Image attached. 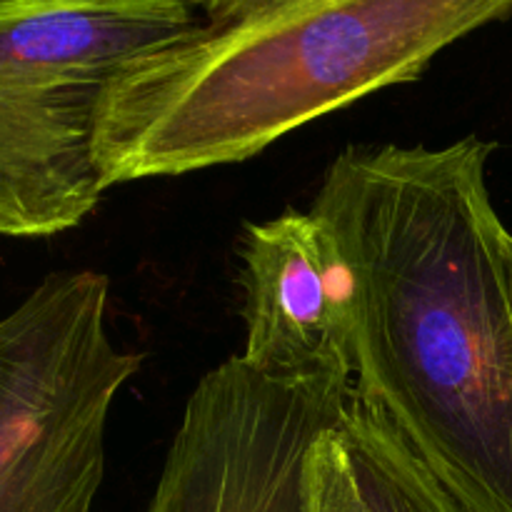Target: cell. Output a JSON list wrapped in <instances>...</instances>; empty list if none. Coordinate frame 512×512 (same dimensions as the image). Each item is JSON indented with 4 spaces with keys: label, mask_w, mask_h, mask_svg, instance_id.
<instances>
[{
    "label": "cell",
    "mask_w": 512,
    "mask_h": 512,
    "mask_svg": "<svg viewBox=\"0 0 512 512\" xmlns=\"http://www.w3.org/2000/svg\"><path fill=\"white\" fill-rule=\"evenodd\" d=\"M495 143L348 145L310 213L348 270L353 398L470 512H512L510 230Z\"/></svg>",
    "instance_id": "1"
},
{
    "label": "cell",
    "mask_w": 512,
    "mask_h": 512,
    "mask_svg": "<svg viewBox=\"0 0 512 512\" xmlns=\"http://www.w3.org/2000/svg\"><path fill=\"white\" fill-rule=\"evenodd\" d=\"M512 18V0H210L105 88V190L245 163L378 90L415 83L445 48Z\"/></svg>",
    "instance_id": "2"
},
{
    "label": "cell",
    "mask_w": 512,
    "mask_h": 512,
    "mask_svg": "<svg viewBox=\"0 0 512 512\" xmlns=\"http://www.w3.org/2000/svg\"><path fill=\"white\" fill-rule=\"evenodd\" d=\"M198 18L193 0H0L3 238H53L95 213L105 88L130 58Z\"/></svg>",
    "instance_id": "3"
},
{
    "label": "cell",
    "mask_w": 512,
    "mask_h": 512,
    "mask_svg": "<svg viewBox=\"0 0 512 512\" xmlns=\"http://www.w3.org/2000/svg\"><path fill=\"white\" fill-rule=\"evenodd\" d=\"M110 280L48 273L0 315V512H93L108 415L140 355L108 333Z\"/></svg>",
    "instance_id": "4"
},
{
    "label": "cell",
    "mask_w": 512,
    "mask_h": 512,
    "mask_svg": "<svg viewBox=\"0 0 512 512\" xmlns=\"http://www.w3.org/2000/svg\"><path fill=\"white\" fill-rule=\"evenodd\" d=\"M350 398L353 385L280 383L223 360L190 393L145 512H310L308 453Z\"/></svg>",
    "instance_id": "5"
},
{
    "label": "cell",
    "mask_w": 512,
    "mask_h": 512,
    "mask_svg": "<svg viewBox=\"0 0 512 512\" xmlns=\"http://www.w3.org/2000/svg\"><path fill=\"white\" fill-rule=\"evenodd\" d=\"M245 348L240 358L280 383H343L355 378L353 305L348 270L333 238L310 210H283L245 223Z\"/></svg>",
    "instance_id": "6"
},
{
    "label": "cell",
    "mask_w": 512,
    "mask_h": 512,
    "mask_svg": "<svg viewBox=\"0 0 512 512\" xmlns=\"http://www.w3.org/2000/svg\"><path fill=\"white\" fill-rule=\"evenodd\" d=\"M338 433L370 512H470L378 413L355 398L343 410Z\"/></svg>",
    "instance_id": "7"
},
{
    "label": "cell",
    "mask_w": 512,
    "mask_h": 512,
    "mask_svg": "<svg viewBox=\"0 0 512 512\" xmlns=\"http://www.w3.org/2000/svg\"><path fill=\"white\" fill-rule=\"evenodd\" d=\"M305 480L310 512H370L338 425L330 428L308 453Z\"/></svg>",
    "instance_id": "8"
},
{
    "label": "cell",
    "mask_w": 512,
    "mask_h": 512,
    "mask_svg": "<svg viewBox=\"0 0 512 512\" xmlns=\"http://www.w3.org/2000/svg\"><path fill=\"white\" fill-rule=\"evenodd\" d=\"M508 275H510V300H512V235L508 238Z\"/></svg>",
    "instance_id": "9"
}]
</instances>
